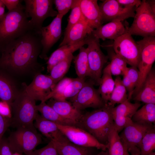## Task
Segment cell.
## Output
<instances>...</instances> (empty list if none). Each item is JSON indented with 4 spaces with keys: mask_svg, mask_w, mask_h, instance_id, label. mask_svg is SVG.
<instances>
[{
    "mask_svg": "<svg viewBox=\"0 0 155 155\" xmlns=\"http://www.w3.org/2000/svg\"><path fill=\"white\" fill-rule=\"evenodd\" d=\"M136 101L146 104H155V71L152 69L140 91L133 96Z\"/></svg>",
    "mask_w": 155,
    "mask_h": 155,
    "instance_id": "603a6c76",
    "label": "cell"
},
{
    "mask_svg": "<svg viewBox=\"0 0 155 155\" xmlns=\"http://www.w3.org/2000/svg\"><path fill=\"white\" fill-rule=\"evenodd\" d=\"M115 81L112 75L108 71L104 69L98 89L102 100L107 104L115 86Z\"/></svg>",
    "mask_w": 155,
    "mask_h": 155,
    "instance_id": "f1b7e54d",
    "label": "cell"
},
{
    "mask_svg": "<svg viewBox=\"0 0 155 155\" xmlns=\"http://www.w3.org/2000/svg\"><path fill=\"white\" fill-rule=\"evenodd\" d=\"M153 127L152 124L135 122L130 119L119 135L123 145L128 149L137 146L145 134Z\"/></svg>",
    "mask_w": 155,
    "mask_h": 155,
    "instance_id": "2e32d148",
    "label": "cell"
},
{
    "mask_svg": "<svg viewBox=\"0 0 155 155\" xmlns=\"http://www.w3.org/2000/svg\"><path fill=\"white\" fill-rule=\"evenodd\" d=\"M56 124L60 131L72 143L82 147L95 148L101 150H107L108 145L100 143L84 129L74 126Z\"/></svg>",
    "mask_w": 155,
    "mask_h": 155,
    "instance_id": "8fae6325",
    "label": "cell"
},
{
    "mask_svg": "<svg viewBox=\"0 0 155 155\" xmlns=\"http://www.w3.org/2000/svg\"><path fill=\"white\" fill-rule=\"evenodd\" d=\"M13 155H22V154L17 153L14 152L13 153Z\"/></svg>",
    "mask_w": 155,
    "mask_h": 155,
    "instance_id": "f5cc1de1",
    "label": "cell"
},
{
    "mask_svg": "<svg viewBox=\"0 0 155 155\" xmlns=\"http://www.w3.org/2000/svg\"><path fill=\"white\" fill-rule=\"evenodd\" d=\"M89 67L88 77L94 85H99L104 65L107 62L108 56L105 55L100 49V39L91 33L86 38Z\"/></svg>",
    "mask_w": 155,
    "mask_h": 155,
    "instance_id": "8992f818",
    "label": "cell"
},
{
    "mask_svg": "<svg viewBox=\"0 0 155 155\" xmlns=\"http://www.w3.org/2000/svg\"><path fill=\"white\" fill-rule=\"evenodd\" d=\"M5 6L2 1L0 0V19L3 16L5 13Z\"/></svg>",
    "mask_w": 155,
    "mask_h": 155,
    "instance_id": "c3c4849f",
    "label": "cell"
},
{
    "mask_svg": "<svg viewBox=\"0 0 155 155\" xmlns=\"http://www.w3.org/2000/svg\"><path fill=\"white\" fill-rule=\"evenodd\" d=\"M148 155H155V152L153 151L150 153Z\"/></svg>",
    "mask_w": 155,
    "mask_h": 155,
    "instance_id": "db71d44e",
    "label": "cell"
},
{
    "mask_svg": "<svg viewBox=\"0 0 155 155\" xmlns=\"http://www.w3.org/2000/svg\"><path fill=\"white\" fill-rule=\"evenodd\" d=\"M127 32V27H125L122 22L114 20L94 30L92 34L99 39L114 40Z\"/></svg>",
    "mask_w": 155,
    "mask_h": 155,
    "instance_id": "ffe728a7",
    "label": "cell"
},
{
    "mask_svg": "<svg viewBox=\"0 0 155 155\" xmlns=\"http://www.w3.org/2000/svg\"><path fill=\"white\" fill-rule=\"evenodd\" d=\"M75 0H53L58 14L63 16L71 9Z\"/></svg>",
    "mask_w": 155,
    "mask_h": 155,
    "instance_id": "ab89813d",
    "label": "cell"
},
{
    "mask_svg": "<svg viewBox=\"0 0 155 155\" xmlns=\"http://www.w3.org/2000/svg\"><path fill=\"white\" fill-rule=\"evenodd\" d=\"M141 49V57L137 68L139 78L133 96H134L141 89L147 76L152 69L155 60V37H144L136 42Z\"/></svg>",
    "mask_w": 155,
    "mask_h": 155,
    "instance_id": "9c48e42d",
    "label": "cell"
},
{
    "mask_svg": "<svg viewBox=\"0 0 155 155\" xmlns=\"http://www.w3.org/2000/svg\"><path fill=\"white\" fill-rule=\"evenodd\" d=\"M0 114L4 117L11 119L12 114L10 105L6 102L0 101Z\"/></svg>",
    "mask_w": 155,
    "mask_h": 155,
    "instance_id": "ee69618b",
    "label": "cell"
},
{
    "mask_svg": "<svg viewBox=\"0 0 155 155\" xmlns=\"http://www.w3.org/2000/svg\"><path fill=\"white\" fill-rule=\"evenodd\" d=\"M79 49L78 54L73 59L75 69L78 77L86 79L89 74L87 49L82 46Z\"/></svg>",
    "mask_w": 155,
    "mask_h": 155,
    "instance_id": "f546056e",
    "label": "cell"
},
{
    "mask_svg": "<svg viewBox=\"0 0 155 155\" xmlns=\"http://www.w3.org/2000/svg\"><path fill=\"white\" fill-rule=\"evenodd\" d=\"M114 81L115 86L107 104L111 107H114L116 104L123 102L128 98L127 90L121 78L117 76Z\"/></svg>",
    "mask_w": 155,
    "mask_h": 155,
    "instance_id": "d6a6232c",
    "label": "cell"
},
{
    "mask_svg": "<svg viewBox=\"0 0 155 155\" xmlns=\"http://www.w3.org/2000/svg\"><path fill=\"white\" fill-rule=\"evenodd\" d=\"M36 108L38 111L40 113L41 115L46 119L60 125L79 127L78 123L62 117L46 102H41L36 105Z\"/></svg>",
    "mask_w": 155,
    "mask_h": 155,
    "instance_id": "4316f807",
    "label": "cell"
},
{
    "mask_svg": "<svg viewBox=\"0 0 155 155\" xmlns=\"http://www.w3.org/2000/svg\"><path fill=\"white\" fill-rule=\"evenodd\" d=\"M96 155H109L108 150L105 151L102 150Z\"/></svg>",
    "mask_w": 155,
    "mask_h": 155,
    "instance_id": "f907efd6",
    "label": "cell"
},
{
    "mask_svg": "<svg viewBox=\"0 0 155 155\" xmlns=\"http://www.w3.org/2000/svg\"><path fill=\"white\" fill-rule=\"evenodd\" d=\"M26 155H58L57 150L52 141L44 147L34 150Z\"/></svg>",
    "mask_w": 155,
    "mask_h": 155,
    "instance_id": "60d3db41",
    "label": "cell"
},
{
    "mask_svg": "<svg viewBox=\"0 0 155 155\" xmlns=\"http://www.w3.org/2000/svg\"><path fill=\"white\" fill-rule=\"evenodd\" d=\"M131 119L135 122L152 124L155 122V104H146L135 112Z\"/></svg>",
    "mask_w": 155,
    "mask_h": 155,
    "instance_id": "83f0119b",
    "label": "cell"
},
{
    "mask_svg": "<svg viewBox=\"0 0 155 155\" xmlns=\"http://www.w3.org/2000/svg\"><path fill=\"white\" fill-rule=\"evenodd\" d=\"M13 153L7 138L3 137L0 140V155H13Z\"/></svg>",
    "mask_w": 155,
    "mask_h": 155,
    "instance_id": "b9f144b4",
    "label": "cell"
},
{
    "mask_svg": "<svg viewBox=\"0 0 155 155\" xmlns=\"http://www.w3.org/2000/svg\"><path fill=\"white\" fill-rule=\"evenodd\" d=\"M8 11H11L18 8H25V6L23 5L20 0H2Z\"/></svg>",
    "mask_w": 155,
    "mask_h": 155,
    "instance_id": "7bdbcfd3",
    "label": "cell"
},
{
    "mask_svg": "<svg viewBox=\"0 0 155 155\" xmlns=\"http://www.w3.org/2000/svg\"><path fill=\"white\" fill-rule=\"evenodd\" d=\"M24 12L32 29L40 34L42 24L46 18L57 16L53 8V0H25Z\"/></svg>",
    "mask_w": 155,
    "mask_h": 155,
    "instance_id": "52a82bcc",
    "label": "cell"
},
{
    "mask_svg": "<svg viewBox=\"0 0 155 155\" xmlns=\"http://www.w3.org/2000/svg\"><path fill=\"white\" fill-rule=\"evenodd\" d=\"M24 9L8 11L0 19V47L32 30Z\"/></svg>",
    "mask_w": 155,
    "mask_h": 155,
    "instance_id": "3957f363",
    "label": "cell"
},
{
    "mask_svg": "<svg viewBox=\"0 0 155 155\" xmlns=\"http://www.w3.org/2000/svg\"><path fill=\"white\" fill-rule=\"evenodd\" d=\"M85 39L78 43L73 44H67L59 47L54 51L48 59L46 62L47 71L50 72L52 68L59 62L68 56L77 51L82 46L86 44Z\"/></svg>",
    "mask_w": 155,
    "mask_h": 155,
    "instance_id": "cb8c5ba5",
    "label": "cell"
},
{
    "mask_svg": "<svg viewBox=\"0 0 155 155\" xmlns=\"http://www.w3.org/2000/svg\"><path fill=\"white\" fill-rule=\"evenodd\" d=\"M13 152L27 155L35 150L42 142L35 127H20L7 138Z\"/></svg>",
    "mask_w": 155,
    "mask_h": 155,
    "instance_id": "ba28073f",
    "label": "cell"
},
{
    "mask_svg": "<svg viewBox=\"0 0 155 155\" xmlns=\"http://www.w3.org/2000/svg\"><path fill=\"white\" fill-rule=\"evenodd\" d=\"M134 20L127 32L131 35L155 37V13L152 10L147 0L142 1L135 10Z\"/></svg>",
    "mask_w": 155,
    "mask_h": 155,
    "instance_id": "5b68a950",
    "label": "cell"
},
{
    "mask_svg": "<svg viewBox=\"0 0 155 155\" xmlns=\"http://www.w3.org/2000/svg\"><path fill=\"white\" fill-rule=\"evenodd\" d=\"M93 30L83 19L65 31L63 39L59 46L80 42L84 40Z\"/></svg>",
    "mask_w": 155,
    "mask_h": 155,
    "instance_id": "44dd1931",
    "label": "cell"
},
{
    "mask_svg": "<svg viewBox=\"0 0 155 155\" xmlns=\"http://www.w3.org/2000/svg\"><path fill=\"white\" fill-rule=\"evenodd\" d=\"M42 49L40 34L29 30L0 47V68L15 78L34 77L44 70L38 61Z\"/></svg>",
    "mask_w": 155,
    "mask_h": 155,
    "instance_id": "6da1fadb",
    "label": "cell"
},
{
    "mask_svg": "<svg viewBox=\"0 0 155 155\" xmlns=\"http://www.w3.org/2000/svg\"><path fill=\"white\" fill-rule=\"evenodd\" d=\"M125 148V152L124 155H130L129 153L128 150V148L124 146Z\"/></svg>",
    "mask_w": 155,
    "mask_h": 155,
    "instance_id": "816d5d0a",
    "label": "cell"
},
{
    "mask_svg": "<svg viewBox=\"0 0 155 155\" xmlns=\"http://www.w3.org/2000/svg\"><path fill=\"white\" fill-rule=\"evenodd\" d=\"M99 6L103 23L114 20L122 22L135 16V9L123 7L117 0H104Z\"/></svg>",
    "mask_w": 155,
    "mask_h": 155,
    "instance_id": "5bb4252c",
    "label": "cell"
},
{
    "mask_svg": "<svg viewBox=\"0 0 155 155\" xmlns=\"http://www.w3.org/2000/svg\"><path fill=\"white\" fill-rule=\"evenodd\" d=\"M107 104L83 114L79 122V127L86 131L99 142L107 145L114 125L111 108Z\"/></svg>",
    "mask_w": 155,
    "mask_h": 155,
    "instance_id": "7a4b0ae2",
    "label": "cell"
},
{
    "mask_svg": "<svg viewBox=\"0 0 155 155\" xmlns=\"http://www.w3.org/2000/svg\"><path fill=\"white\" fill-rule=\"evenodd\" d=\"M74 56L71 54L57 63L51 69L50 76L55 85L62 79L68 71Z\"/></svg>",
    "mask_w": 155,
    "mask_h": 155,
    "instance_id": "1f68e13d",
    "label": "cell"
},
{
    "mask_svg": "<svg viewBox=\"0 0 155 155\" xmlns=\"http://www.w3.org/2000/svg\"><path fill=\"white\" fill-rule=\"evenodd\" d=\"M114 125L109 133L108 143L109 155H124L125 148Z\"/></svg>",
    "mask_w": 155,
    "mask_h": 155,
    "instance_id": "e575fe53",
    "label": "cell"
},
{
    "mask_svg": "<svg viewBox=\"0 0 155 155\" xmlns=\"http://www.w3.org/2000/svg\"><path fill=\"white\" fill-rule=\"evenodd\" d=\"M49 100L47 104L59 115L79 123L83 115L81 111L76 108L67 100H57L52 98Z\"/></svg>",
    "mask_w": 155,
    "mask_h": 155,
    "instance_id": "7402d4cb",
    "label": "cell"
},
{
    "mask_svg": "<svg viewBox=\"0 0 155 155\" xmlns=\"http://www.w3.org/2000/svg\"><path fill=\"white\" fill-rule=\"evenodd\" d=\"M11 119L4 117L0 114V140L7 129L11 126Z\"/></svg>",
    "mask_w": 155,
    "mask_h": 155,
    "instance_id": "f6af8a7d",
    "label": "cell"
},
{
    "mask_svg": "<svg viewBox=\"0 0 155 155\" xmlns=\"http://www.w3.org/2000/svg\"><path fill=\"white\" fill-rule=\"evenodd\" d=\"M15 78L0 68V99L7 102L10 106L21 89Z\"/></svg>",
    "mask_w": 155,
    "mask_h": 155,
    "instance_id": "ac0fdd59",
    "label": "cell"
},
{
    "mask_svg": "<svg viewBox=\"0 0 155 155\" xmlns=\"http://www.w3.org/2000/svg\"><path fill=\"white\" fill-rule=\"evenodd\" d=\"M86 79L80 78H73L66 87L62 95L57 100H65L75 96L83 87Z\"/></svg>",
    "mask_w": 155,
    "mask_h": 155,
    "instance_id": "8d00e7d4",
    "label": "cell"
},
{
    "mask_svg": "<svg viewBox=\"0 0 155 155\" xmlns=\"http://www.w3.org/2000/svg\"><path fill=\"white\" fill-rule=\"evenodd\" d=\"M58 155H92V148H86L75 144L68 139L62 141L51 140Z\"/></svg>",
    "mask_w": 155,
    "mask_h": 155,
    "instance_id": "484cf974",
    "label": "cell"
},
{
    "mask_svg": "<svg viewBox=\"0 0 155 155\" xmlns=\"http://www.w3.org/2000/svg\"><path fill=\"white\" fill-rule=\"evenodd\" d=\"M151 9L155 13V1L154 0H147Z\"/></svg>",
    "mask_w": 155,
    "mask_h": 155,
    "instance_id": "681fc988",
    "label": "cell"
},
{
    "mask_svg": "<svg viewBox=\"0 0 155 155\" xmlns=\"http://www.w3.org/2000/svg\"><path fill=\"white\" fill-rule=\"evenodd\" d=\"M140 149L141 155H148L155 149V130L153 127L144 135L137 146Z\"/></svg>",
    "mask_w": 155,
    "mask_h": 155,
    "instance_id": "d590c367",
    "label": "cell"
},
{
    "mask_svg": "<svg viewBox=\"0 0 155 155\" xmlns=\"http://www.w3.org/2000/svg\"><path fill=\"white\" fill-rule=\"evenodd\" d=\"M130 100L127 98L118 105L111 108L114 125L118 133L123 130L128 120L131 119L141 105L139 103H132Z\"/></svg>",
    "mask_w": 155,
    "mask_h": 155,
    "instance_id": "e0dca14e",
    "label": "cell"
},
{
    "mask_svg": "<svg viewBox=\"0 0 155 155\" xmlns=\"http://www.w3.org/2000/svg\"><path fill=\"white\" fill-rule=\"evenodd\" d=\"M123 76L122 82L129 93L128 98L131 99L139 80L138 69L135 67H127Z\"/></svg>",
    "mask_w": 155,
    "mask_h": 155,
    "instance_id": "4dcf8cb0",
    "label": "cell"
},
{
    "mask_svg": "<svg viewBox=\"0 0 155 155\" xmlns=\"http://www.w3.org/2000/svg\"><path fill=\"white\" fill-rule=\"evenodd\" d=\"M123 7L136 9L141 4L142 1L140 0H117Z\"/></svg>",
    "mask_w": 155,
    "mask_h": 155,
    "instance_id": "bcb514c9",
    "label": "cell"
},
{
    "mask_svg": "<svg viewBox=\"0 0 155 155\" xmlns=\"http://www.w3.org/2000/svg\"><path fill=\"white\" fill-rule=\"evenodd\" d=\"M79 5L85 21L92 30L103 23L97 0H79Z\"/></svg>",
    "mask_w": 155,
    "mask_h": 155,
    "instance_id": "d6986e66",
    "label": "cell"
},
{
    "mask_svg": "<svg viewBox=\"0 0 155 155\" xmlns=\"http://www.w3.org/2000/svg\"><path fill=\"white\" fill-rule=\"evenodd\" d=\"M71 9V11L68 17V23L65 31L67 30L73 26L84 19L79 5V0H75Z\"/></svg>",
    "mask_w": 155,
    "mask_h": 155,
    "instance_id": "f35d334b",
    "label": "cell"
},
{
    "mask_svg": "<svg viewBox=\"0 0 155 155\" xmlns=\"http://www.w3.org/2000/svg\"><path fill=\"white\" fill-rule=\"evenodd\" d=\"M108 56L110 57L111 62L103 69L108 71L112 75H123L127 67V64L116 55L113 49L108 51Z\"/></svg>",
    "mask_w": 155,
    "mask_h": 155,
    "instance_id": "836d02e7",
    "label": "cell"
},
{
    "mask_svg": "<svg viewBox=\"0 0 155 155\" xmlns=\"http://www.w3.org/2000/svg\"><path fill=\"white\" fill-rule=\"evenodd\" d=\"M128 150L131 155H141L140 149L137 146H134L129 148Z\"/></svg>",
    "mask_w": 155,
    "mask_h": 155,
    "instance_id": "7dc6e473",
    "label": "cell"
},
{
    "mask_svg": "<svg viewBox=\"0 0 155 155\" xmlns=\"http://www.w3.org/2000/svg\"><path fill=\"white\" fill-rule=\"evenodd\" d=\"M90 80L85 81L82 88L74 97L70 98L71 102L78 109L82 111L86 108L97 109L106 104L98 89Z\"/></svg>",
    "mask_w": 155,
    "mask_h": 155,
    "instance_id": "7c38bea8",
    "label": "cell"
},
{
    "mask_svg": "<svg viewBox=\"0 0 155 155\" xmlns=\"http://www.w3.org/2000/svg\"><path fill=\"white\" fill-rule=\"evenodd\" d=\"M55 85L50 75L41 73L35 75L32 82L28 85L24 83L26 93L35 100L44 102V100Z\"/></svg>",
    "mask_w": 155,
    "mask_h": 155,
    "instance_id": "9a60e30c",
    "label": "cell"
},
{
    "mask_svg": "<svg viewBox=\"0 0 155 155\" xmlns=\"http://www.w3.org/2000/svg\"><path fill=\"white\" fill-rule=\"evenodd\" d=\"M115 53L131 66L137 67L141 57L139 44L127 32L113 40L111 45Z\"/></svg>",
    "mask_w": 155,
    "mask_h": 155,
    "instance_id": "30bf717a",
    "label": "cell"
},
{
    "mask_svg": "<svg viewBox=\"0 0 155 155\" xmlns=\"http://www.w3.org/2000/svg\"><path fill=\"white\" fill-rule=\"evenodd\" d=\"M34 121L35 128L50 140H58L64 137L56 123L45 119L38 114Z\"/></svg>",
    "mask_w": 155,
    "mask_h": 155,
    "instance_id": "d4e9b609",
    "label": "cell"
},
{
    "mask_svg": "<svg viewBox=\"0 0 155 155\" xmlns=\"http://www.w3.org/2000/svg\"><path fill=\"white\" fill-rule=\"evenodd\" d=\"M73 79V78L65 77L60 80L46 97L44 102L51 98L58 100L62 95L67 85Z\"/></svg>",
    "mask_w": 155,
    "mask_h": 155,
    "instance_id": "74e56055",
    "label": "cell"
},
{
    "mask_svg": "<svg viewBox=\"0 0 155 155\" xmlns=\"http://www.w3.org/2000/svg\"><path fill=\"white\" fill-rule=\"evenodd\" d=\"M63 16L59 14L55 17L48 26L42 27L40 32L42 49L39 57L47 60V54L60 38L62 34V20Z\"/></svg>",
    "mask_w": 155,
    "mask_h": 155,
    "instance_id": "4fadbf2b",
    "label": "cell"
},
{
    "mask_svg": "<svg viewBox=\"0 0 155 155\" xmlns=\"http://www.w3.org/2000/svg\"><path fill=\"white\" fill-rule=\"evenodd\" d=\"M36 100L26 92L24 83L11 107L12 116L11 126L20 127H35L34 121L38 115Z\"/></svg>",
    "mask_w": 155,
    "mask_h": 155,
    "instance_id": "277c9868",
    "label": "cell"
}]
</instances>
